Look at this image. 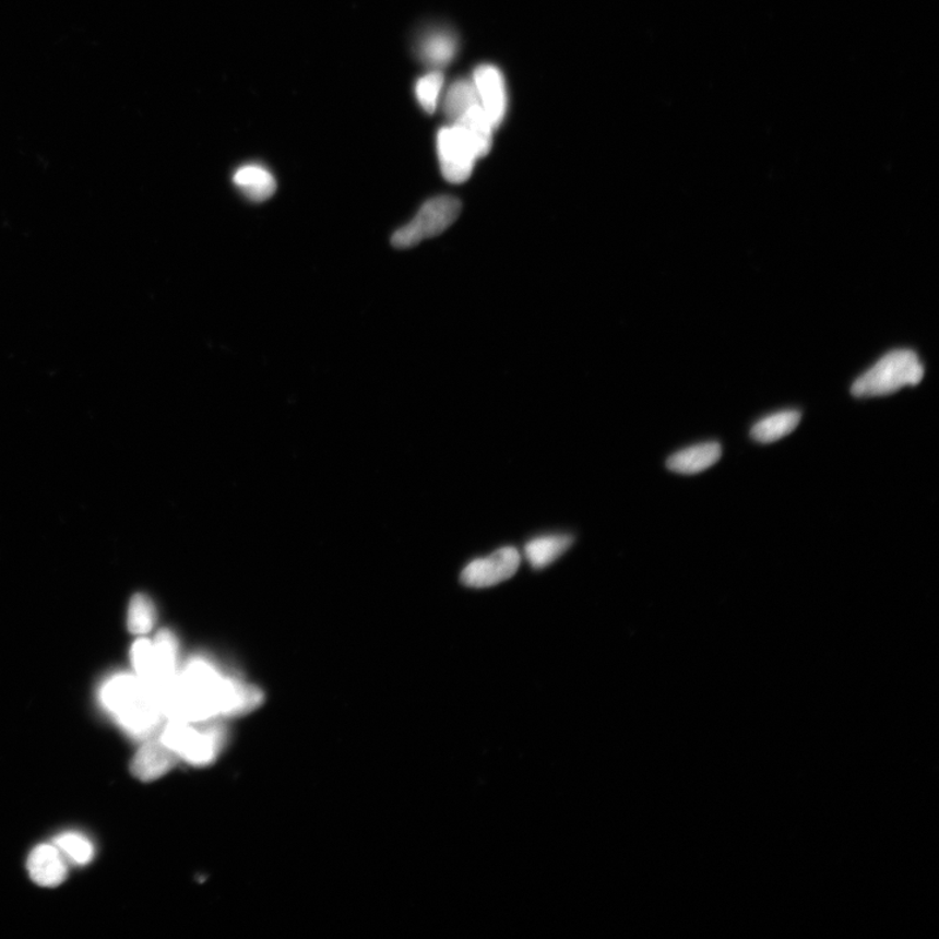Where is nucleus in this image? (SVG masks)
I'll return each instance as SVG.
<instances>
[{"label": "nucleus", "instance_id": "obj_1", "mask_svg": "<svg viewBox=\"0 0 939 939\" xmlns=\"http://www.w3.org/2000/svg\"><path fill=\"white\" fill-rule=\"evenodd\" d=\"M263 700L259 688L225 676L204 657H193L179 669L163 710L167 721L206 723L251 713Z\"/></svg>", "mask_w": 939, "mask_h": 939}, {"label": "nucleus", "instance_id": "obj_2", "mask_svg": "<svg viewBox=\"0 0 939 939\" xmlns=\"http://www.w3.org/2000/svg\"><path fill=\"white\" fill-rule=\"evenodd\" d=\"M99 700L127 734L146 739L165 714L152 690L136 675L119 674L106 680Z\"/></svg>", "mask_w": 939, "mask_h": 939}, {"label": "nucleus", "instance_id": "obj_3", "mask_svg": "<svg viewBox=\"0 0 939 939\" xmlns=\"http://www.w3.org/2000/svg\"><path fill=\"white\" fill-rule=\"evenodd\" d=\"M924 373L915 352L907 348L890 352L854 382L851 392L855 397H882L904 387L920 384Z\"/></svg>", "mask_w": 939, "mask_h": 939}, {"label": "nucleus", "instance_id": "obj_4", "mask_svg": "<svg viewBox=\"0 0 939 939\" xmlns=\"http://www.w3.org/2000/svg\"><path fill=\"white\" fill-rule=\"evenodd\" d=\"M159 740L179 760L200 768L217 760L226 744V730L213 722L191 723L170 720L161 734Z\"/></svg>", "mask_w": 939, "mask_h": 939}, {"label": "nucleus", "instance_id": "obj_5", "mask_svg": "<svg viewBox=\"0 0 939 939\" xmlns=\"http://www.w3.org/2000/svg\"><path fill=\"white\" fill-rule=\"evenodd\" d=\"M438 152L442 176L452 183H464L472 176L476 161L488 154L472 133L455 123L439 132Z\"/></svg>", "mask_w": 939, "mask_h": 939}, {"label": "nucleus", "instance_id": "obj_6", "mask_svg": "<svg viewBox=\"0 0 939 939\" xmlns=\"http://www.w3.org/2000/svg\"><path fill=\"white\" fill-rule=\"evenodd\" d=\"M460 213L461 203L455 198L439 197L428 200L411 223L393 234L392 245L402 250L417 246L425 239L438 237L454 224Z\"/></svg>", "mask_w": 939, "mask_h": 939}, {"label": "nucleus", "instance_id": "obj_7", "mask_svg": "<svg viewBox=\"0 0 939 939\" xmlns=\"http://www.w3.org/2000/svg\"><path fill=\"white\" fill-rule=\"evenodd\" d=\"M521 563L520 552L513 547L498 549L487 558L476 559L462 570L461 582L467 587L485 589L511 580Z\"/></svg>", "mask_w": 939, "mask_h": 939}, {"label": "nucleus", "instance_id": "obj_8", "mask_svg": "<svg viewBox=\"0 0 939 939\" xmlns=\"http://www.w3.org/2000/svg\"><path fill=\"white\" fill-rule=\"evenodd\" d=\"M474 86L482 109L491 119L495 129L506 118L508 99L504 79L494 66H480L474 73Z\"/></svg>", "mask_w": 939, "mask_h": 939}, {"label": "nucleus", "instance_id": "obj_9", "mask_svg": "<svg viewBox=\"0 0 939 939\" xmlns=\"http://www.w3.org/2000/svg\"><path fill=\"white\" fill-rule=\"evenodd\" d=\"M26 867L33 882L43 888H57L67 878V864L57 845H38L32 851Z\"/></svg>", "mask_w": 939, "mask_h": 939}, {"label": "nucleus", "instance_id": "obj_10", "mask_svg": "<svg viewBox=\"0 0 939 939\" xmlns=\"http://www.w3.org/2000/svg\"><path fill=\"white\" fill-rule=\"evenodd\" d=\"M178 758L161 740H147L131 762V773L143 782L159 780L169 773Z\"/></svg>", "mask_w": 939, "mask_h": 939}, {"label": "nucleus", "instance_id": "obj_11", "mask_svg": "<svg viewBox=\"0 0 939 939\" xmlns=\"http://www.w3.org/2000/svg\"><path fill=\"white\" fill-rule=\"evenodd\" d=\"M721 457L722 447L720 442H703V444L689 447L670 455L667 467L674 473L693 475L714 466Z\"/></svg>", "mask_w": 939, "mask_h": 939}, {"label": "nucleus", "instance_id": "obj_12", "mask_svg": "<svg viewBox=\"0 0 939 939\" xmlns=\"http://www.w3.org/2000/svg\"><path fill=\"white\" fill-rule=\"evenodd\" d=\"M233 180L247 199L257 203L271 199L277 190L273 174L260 165L241 166L234 174Z\"/></svg>", "mask_w": 939, "mask_h": 939}, {"label": "nucleus", "instance_id": "obj_13", "mask_svg": "<svg viewBox=\"0 0 939 939\" xmlns=\"http://www.w3.org/2000/svg\"><path fill=\"white\" fill-rule=\"evenodd\" d=\"M573 545V536L570 535H546L528 542L525 547L526 559L534 569L539 570L551 566V563L566 554Z\"/></svg>", "mask_w": 939, "mask_h": 939}, {"label": "nucleus", "instance_id": "obj_14", "mask_svg": "<svg viewBox=\"0 0 939 939\" xmlns=\"http://www.w3.org/2000/svg\"><path fill=\"white\" fill-rule=\"evenodd\" d=\"M801 414L796 411H786L769 415V417L756 423L751 428V438L762 444H770L793 433L800 425Z\"/></svg>", "mask_w": 939, "mask_h": 939}, {"label": "nucleus", "instance_id": "obj_15", "mask_svg": "<svg viewBox=\"0 0 939 939\" xmlns=\"http://www.w3.org/2000/svg\"><path fill=\"white\" fill-rule=\"evenodd\" d=\"M476 104H479V98L474 83H470L467 80H460L447 93L444 103L445 116L451 122H454L455 119H459L462 114Z\"/></svg>", "mask_w": 939, "mask_h": 939}, {"label": "nucleus", "instance_id": "obj_16", "mask_svg": "<svg viewBox=\"0 0 939 939\" xmlns=\"http://www.w3.org/2000/svg\"><path fill=\"white\" fill-rule=\"evenodd\" d=\"M455 47L457 45L451 36L439 33V35H432L425 39L420 47V56L426 63L431 66H445L454 57Z\"/></svg>", "mask_w": 939, "mask_h": 939}, {"label": "nucleus", "instance_id": "obj_17", "mask_svg": "<svg viewBox=\"0 0 939 939\" xmlns=\"http://www.w3.org/2000/svg\"><path fill=\"white\" fill-rule=\"evenodd\" d=\"M154 622H156V609L153 603L145 595L133 596L129 608V629L130 632L138 635L150 633Z\"/></svg>", "mask_w": 939, "mask_h": 939}, {"label": "nucleus", "instance_id": "obj_18", "mask_svg": "<svg viewBox=\"0 0 939 939\" xmlns=\"http://www.w3.org/2000/svg\"><path fill=\"white\" fill-rule=\"evenodd\" d=\"M63 855L78 865H86L92 861L94 848L88 837L78 833H66L54 841Z\"/></svg>", "mask_w": 939, "mask_h": 939}, {"label": "nucleus", "instance_id": "obj_19", "mask_svg": "<svg viewBox=\"0 0 939 939\" xmlns=\"http://www.w3.org/2000/svg\"><path fill=\"white\" fill-rule=\"evenodd\" d=\"M442 85H444V76L438 71L428 73V75L419 80L415 93H417V98L423 110L428 114L435 112L436 107H438Z\"/></svg>", "mask_w": 939, "mask_h": 939}]
</instances>
